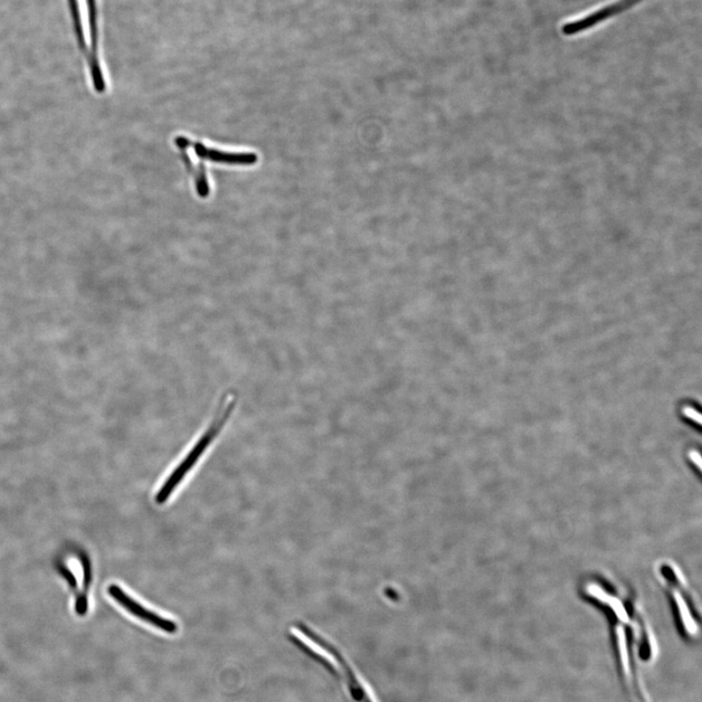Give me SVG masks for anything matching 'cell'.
Returning <instances> with one entry per match:
<instances>
[{"mask_svg":"<svg viewBox=\"0 0 702 702\" xmlns=\"http://www.w3.org/2000/svg\"><path fill=\"white\" fill-rule=\"evenodd\" d=\"M175 143L181 149H185V148L191 147V144H192L191 140L186 139V138H185V137H177V138H176Z\"/></svg>","mask_w":702,"mask_h":702,"instance_id":"obj_7","label":"cell"},{"mask_svg":"<svg viewBox=\"0 0 702 702\" xmlns=\"http://www.w3.org/2000/svg\"><path fill=\"white\" fill-rule=\"evenodd\" d=\"M191 146L194 147V153L200 159L223 163V165L254 166L259 159L255 154L225 153L222 152V150L207 147L199 142H192Z\"/></svg>","mask_w":702,"mask_h":702,"instance_id":"obj_5","label":"cell"},{"mask_svg":"<svg viewBox=\"0 0 702 702\" xmlns=\"http://www.w3.org/2000/svg\"><path fill=\"white\" fill-rule=\"evenodd\" d=\"M309 640L315 645L318 654L321 653L324 657H327L335 661L337 666L340 668L346 677L349 691L353 694L356 700L358 702H374L365 691V687L358 681L354 670L350 669L346 659L333 646L326 642L324 639L315 632L309 634Z\"/></svg>","mask_w":702,"mask_h":702,"instance_id":"obj_4","label":"cell"},{"mask_svg":"<svg viewBox=\"0 0 702 702\" xmlns=\"http://www.w3.org/2000/svg\"><path fill=\"white\" fill-rule=\"evenodd\" d=\"M642 2L644 0H619V2L602 7L581 19L564 24L561 32L565 36L583 33L595 28L602 23L628 12Z\"/></svg>","mask_w":702,"mask_h":702,"instance_id":"obj_2","label":"cell"},{"mask_svg":"<svg viewBox=\"0 0 702 702\" xmlns=\"http://www.w3.org/2000/svg\"><path fill=\"white\" fill-rule=\"evenodd\" d=\"M60 571L62 574V575L65 576V579L69 582V583L71 586L75 587V580L73 578L72 574L66 568H61Z\"/></svg>","mask_w":702,"mask_h":702,"instance_id":"obj_8","label":"cell"},{"mask_svg":"<svg viewBox=\"0 0 702 702\" xmlns=\"http://www.w3.org/2000/svg\"><path fill=\"white\" fill-rule=\"evenodd\" d=\"M108 593L122 608H124V610H127L137 619L153 625L155 628L167 633H175L178 631L177 623L162 618L159 614L149 611L140 603H138L135 599L131 598L127 593H124L119 585H109Z\"/></svg>","mask_w":702,"mask_h":702,"instance_id":"obj_3","label":"cell"},{"mask_svg":"<svg viewBox=\"0 0 702 702\" xmlns=\"http://www.w3.org/2000/svg\"><path fill=\"white\" fill-rule=\"evenodd\" d=\"M684 413H685V415L688 418L697 422V423H700L701 416H700V413L698 412H697L696 410H694L692 408H687V409L684 410Z\"/></svg>","mask_w":702,"mask_h":702,"instance_id":"obj_6","label":"cell"},{"mask_svg":"<svg viewBox=\"0 0 702 702\" xmlns=\"http://www.w3.org/2000/svg\"><path fill=\"white\" fill-rule=\"evenodd\" d=\"M238 407V397L232 392L224 393L221 397L218 405L214 411V415L210 419L204 432L197 438L189 452L184 457L182 461L169 475V478L159 489L156 496L157 505H165L170 496L176 490L187 473L196 466V463L202 459L209 448L214 444L220 437L225 426L232 419Z\"/></svg>","mask_w":702,"mask_h":702,"instance_id":"obj_1","label":"cell"}]
</instances>
